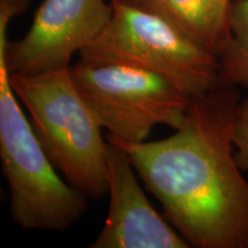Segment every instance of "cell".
I'll use <instances>...</instances> for the list:
<instances>
[{"label": "cell", "mask_w": 248, "mask_h": 248, "mask_svg": "<svg viewBox=\"0 0 248 248\" xmlns=\"http://www.w3.org/2000/svg\"><path fill=\"white\" fill-rule=\"evenodd\" d=\"M239 88L195 98L168 138L125 142L136 172L190 247L248 248V182L234 154Z\"/></svg>", "instance_id": "6da1fadb"}, {"label": "cell", "mask_w": 248, "mask_h": 248, "mask_svg": "<svg viewBox=\"0 0 248 248\" xmlns=\"http://www.w3.org/2000/svg\"><path fill=\"white\" fill-rule=\"evenodd\" d=\"M31 128L53 167L91 199L108 193L107 139L68 69L9 75Z\"/></svg>", "instance_id": "7a4b0ae2"}, {"label": "cell", "mask_w": 248, "mask_h": 248, "mask_svg": "<svg viewBox=\"0 0 248 248\" xmlns=\"http://www.w3.org/2000/svg\"><path fill=\"white\" fill-rule=\"evenodd\" d=\"M0 159L11 217L27 230L64 231L88 208V197L58 173L24 115L0 57Z\"/></svg>", "instance_id": "3957f363"}, {"label": "cell", "mask_w": 248, "mask_h": 248, "mask_svg": "<svg viewBox=\"0 0 248 248\" xmlns=\"http://www.w3.org/2000/svg\"><path fill=\"white\" fill-rule=\"evenodd\" d=\"M113 4L100 35L79 52L80 60L124 64L169 80L192 98L219 84L218 59L146 9Z\"/></svg>", "instance_id": "277c9868"}, {"label": "cell", "mask_w": 248, "mask_h": 248, "mask_svg": "<svg viewBox=\"0 0 248 248\" xmlns=\"http://www.w3.org/2000/svg\"><path fill=\"white\" fill-rule=\"evenodd\" d=\"M69 73L107 138L119 141H145L156 125L181 128L194 100L169 80L124 64L79 60Z\"/></svg>", "instance_id": "5b68a950"}, {"label": "cell", "mask_w": 248, "mask_h": 248, "mask_svg": "<svg viewBox=\"0 0 248 248\" xmlns=\"http://www.w3.org/2000/svg\"><path fill=\"white\" fill-rule=\"evenodd\" d=\"M113 15L106 0H44L27 35L0 43L9 75L68 69L76 52L91 44Z\"/></svg>", "instance_id": "8992f818"}, {"label": "cell", "mask_w": 248, "mask_h": 248, "mask_svg": "<svg viewBox=\"0 0 248 248\" xmlns=\"http://www.w3.org/2000/svg\"><path fill=\"white\" fill-rule=\"evenodd\" d=\"M129 154L107 139L109 209L91 248H188L181 233L152 206Z\"/></svg>", "instance_id": "52a82bcc"}, {"label": "cell", "mask_w": 248, "mask_h": 248, "mask_svg": "<svg viewBox=\"0 0 248 248\" xmlns=\"http://www.w3.org/2000/svg\"><path fill=\"white\" fill-rule=\"evenodd\" d=\"M141 8L159 15L217 59L231 42V0H148Z\"/></svg>", "instance_id": "ba28073f"}, {"label": "cell", "mask_w": 248, "mask_h": 248, "mask_svg": "<svg viewBox=\"0 0 248 248\" xmlns=\"http://www.w3.org/2000/svg\"><path fill=\"white\" fill-rule=\"evenodd\" d=\"M230 44L218 58L223 84L248 90V0L232 1Z\"/></svg>", "instance_id": "9c48e42d"}, {"label": "cell", "mask_w": 248, "mask_h": 248, "mask_svg": "<svg viewBox=\"0 0 248 248\" xmlns=\"http://www.w3.org/2000/svg\"><path fill=\"white\" fill-rule=\"evenodd\" d=\"M234 154L238 166L248 172V98L241 99L238 106L233 130Z\"/></svg>", "instance_id": "30bf717a"}, {"label": "cell", "mask_w": 248, "mask_h": 248, "mask_svg": "<svg viewBox=\"0 0 248 248\" xmlns=\"http://www.w3.org/2000/svg\"><path fill=\"white\" fill-rule=\"evenodd\" d=\"M30 2L31 0H0V33H7L9 22L23 14Z\"/></svg>", "instance_id": "8fae6325"}, {"label": "cell", "mask_w": 248, "mask_h": 248, "mask_svg": "<svg viewBox=\"0 0 248 248\" xmlns=\"http://www.w3.org/2000/svg\"><path fill=\"white\" fill-rule=\"evenodd\" d=\"M147 1L148 0H110V2H115V4L137 6V7H141V6H144Z\"/></svg>", "instance_id": "7c38bea8"}]
</instances>
